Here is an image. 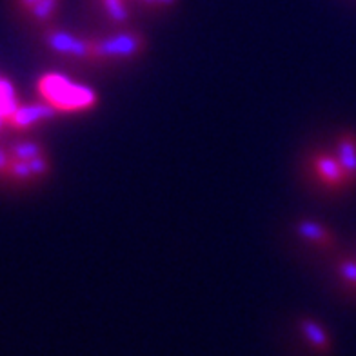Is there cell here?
<instances>
[{
	"label": "cell",
	"mask_w": 356,
	"mask_h": 356,
	"mask_svg": "<svg viewBox=\"0 0 356 356\" xmlns=\"http://www.w3.org/2000/svg\"><path fill=\"white\" fill-rule=\"evenodd\" d=\"M337 159L349 182H356V135L346 133L337 142Z\"/></svg>",
	"instance_id": "obj_6"
},
{
	"label": "cell",
	"mask_w": 356,
	"mask_h": 356,
	"mask_svg": "<svg viewBox=\"0 0 356 356\" xmlns=\"http://www.w3.org/2000/svg\"><path fill=\"white\" fill-rule=\"evenodd\" d=\"M56 109L49 104H29V106H19L17 111L11 115V118L8 120L11 127L15 129H28L33 124L44 122V120H49L56 115Z\"/></svg>",
	"instance_id": "obj_3"
},
{
	"label": "cell",
	"mask_w": 356,
	"mask_h": 356,
	"mask_svg": "<svg viewBox=\"0 0 356 356\" xmlns=\"http://www.w3.org/2000/svg\"><path fill=\"white\" fill-rule=\"evenodd\" d=\"M338 273L342 275V278L353 286H356V262L353 260H342L338 264Z\"/></svg>",
	"instance_id": "obj_14"
},
{
	"label": "cell",
	"mask_w": 356,
	"mask_h": 356,
	"mask_svg": "<svg viewBox=\"0 0 356 356\" xmlns=\"http://www.w3.org/2000/svg\"><path fill=\"white\" fill-rule=\"evenodd\" d=\"M56 4H58V0H40L37 4L29 10V13L33 15L37 20H46L49 19L53 15V11L56 10Z\"/></svg>",
	"instance_id": "obj_12"
},
{
	"label": "cell",
	"mask_w": 356,
	"mask_h": 356,
	"mask_svg": "<svg viewBox=\"0 0 356 356\" xmlns=\"http://www.w3.org/2000/svg\"><path fill=\"white\" fill-rule=\"evenodd\" d=\"M0 126H2V120H0Z\"/></svg>",
	"instance_id": "obj_19"
},
{
	"label": "cell",
	"mask_w": 356,
	"mask_h": 356,
	"mask_svg": "<svg viewBox=\"0 0 356 356\" xmlns=\"http://www.w3.org/2000/svg\"><path fill=\"white\" fill-rule=\"evenodd\" d=\"M314 171L318 175V178L322 182H325L327 186H342V184H347V175L343 171V168L338 162L337 155H318L314 159Z\"/></svg>",
	"instance_id": "obj_5"
},
{
	"label": "cell",
	"mask_w": 356,
	"mask_h": 356,
	"mask_svg": "<svg viewBox=\"0 0 356 356\" xmlns=\"http://www.w3.org/2000/svg\"><path fill=\"white\" fill-rule=\"evenodd\" d=\"M102 2L104 6H106V10H108V15L111 17V20L122 24L129 19V13H127V10L124 8L122 0H102Z\"/></svg>",
	"instance_id": "obj_11"
},
{
	"label": "cell",
	"mask_w": 356,
	"mask_h": 356,
	"mask_svg": "<svg viewBox=\"0 0 356 356\" xmlns=\"http://www.w3.org/2000/svg\"><path fill=\"white\" fill-rule=\"evenodd\" d=\"M17 108H19V100H17L13 84L8 79L0 76V120L2 124H8Z\"/></svg>",
	"instance_id": "obj_7"
},
{
	"label": "cell",
	"mask_w": 356,
	"mask_h": 356,
	"mask_svg": "<svg viewBox=\"0 0 356 356\" xmlns=\"http://www.w3.org/2000/svg\"><path fill=\"white\" fill-rule=\"evenodd\" d=\"M11 165V155L0 149V173H8Z\"/></svg>",
	"instance_id": "obj_16"
},
{
	"label": "cell",
	"mask_w": 356,
	"mask_h": 356,
	"mask_svg": "<svg viewBox=\"0 0 356 356\" xmlns=\"http://www.w3.org/2000/svg\"><path fill=\"white\" fill-rule=\"evenodd\" d=\"M44 149L42 145L37 144V142H20V144H15L11 147V159L17 160H31L37 159V156H42Z\"/></svg>",
	"instance_id": "obj_10"
},
{
	"label": "cell",
	"mask_w": 356,
	"mask_h": 356,
	"mask_svg": "<svg viewBox=\"0 0 356 356\" xmlns=\"http://www.w3.org/2000/svg\"><path fill=\"white\" fill-rule=\"evenodd\" d=\"M47 44L53 51L64 53V55L73 56H89L93 55V42H86L82 38H76L73 35L62 33V31H55L49 33L47 37Z\"/></svg>",
	"instance_id": "obj_4"
},
{
	"label": "cell",
	"mask_w": 356,
	"mask_h": 356,
	"mask_svg": "<svg viewBox=\"0 0 356 356\" xmlns=\"http://www.w3.org/2000/svg\"><path fill=\"white\" fill-rule=\"evenodd\" d=\"M38 95L60 113H76L93 108L97 95L91 88L76 84L60 73H47L38 80Z\"/></svg>",
	"instance_id": "obj_1"
},
{
	"label": "cell",
	"mask_w": 356,
	"mask_h": 356,
	"mask_svg": "<svg viewBox=\"0 0 356 356\" xmlns=\"http://www.w3.org/2000/svg\"><path fill=\"white\" fill-rule=\"evenodd\" d=\"M8 173H10L13 178H17V180H29V178L33 177L28 162H26V160H17V159H11V165Z\"/></svg>",
	"instance_id": "obj_13"
},
{
	"label": "cell",
	"mask_w": 356,
	"mask_h": 356,
	"mask_svg": "<svg viewBox=\"0 0 356 356\" xmlns=\"http://www.w3.org/2000/svg\"><path fill=\"white\" fill-rule=\"evenodd\" d=\"M28 164H29V168H31V173H33V177H40V175L47 173V168H49V165H47V160L44 159V155L37 156V159L28 160Z\"/></svg>",
	"instance_id": "obj_15"
},
{
	"label": "cell",
	"mask_w": 356,
	"mask_h": 356,
	"mask_svg": "<svg viewBox=\"0 0 356 356\" xmlns=\"http://www.w3.org/2000/svg\"><path fill=\"white\" fill-rule=\"evenodd\" d=\"M296 231L300 234L302 238L309 240V242H318V244H325L331 240V234L325 231V227H322L320 224L316 222H309V220H304L300 224L296 225Z\"/></svg>",
	"instance_id": "obj_9"
},
{
	"label": "cell",
	"mask_w": 356,
	"mask_h": 356,
	"mask_svg": "<svg viewBox=\"0 0 356 356\" xmlns=\"http://www.w3.org/2000/svg\"><path fill=\"white\" fill-rule=\"evenodd\" d=\"M37 2H40V0H20V4H22L26 10H31Z\"/></svg>",
	"instance_id": "obj_18"
},
{
	"label": "cell",
	"mask_w": 356,
	"mask_h": 356,
	"mask_svg": "<svg viewBox=\"0 0 356 356\" xmlns=\"http://www.w3.org/2000/svg\"><path fill=\"white\" fill-rule=\"evenodd\" d=\"M144 2H147V4H164V6H169V4H173V2H177V0H144Z\"/></svg>",
	"instance_id": "obj_17"
},
{
	"label": "cell",
	"mask_w": 356,
	"mask_h": 356,
	"mask_svg": "<svg viewBox=\"0 0 356 356\" xmlns=\"http://www.w3.org/2000/svg\"><path fill=\"white\" fill-rule=\"evenodd\" d=\"M300 325H302V333H304V337L307 338V342H309L314 349H318V351H327L329 337L325 334L322 325H318L316 322H311V320H304Z\"/></svg>",
	"instance_id": "obj_8"
},
{
	"label": "cell",
	"mask_w": 356,
	"mask_h": 356,
	"mask_svg": "<svg viewBox=\"0 0 356 356\" xmlns=\"http://www.w3.org/2000/svg\"><path fill=\"white\" fill-rule=\"evenodd\" d=\"M144 40L138 35L124 33L117 37L106 38L102 42H93V55L104 58H127L142 51Z\"/></svg>",
	"instance_id": "obj_2"
}]
</instances>
